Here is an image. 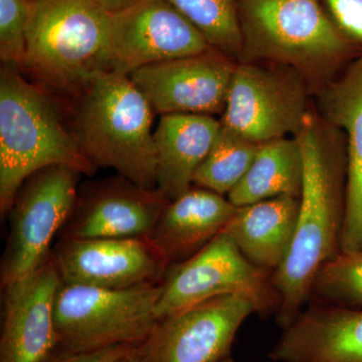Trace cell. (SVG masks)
Listing matches in <instances>:
<instances>
[{"mask_svg":"<svg viewBox=\"0 0 362 362\" xmlns=\"http://www.w3.org/2000/svg\"><path fill=\"white\" fill-rule=\"evenodd\" d=\"M303 157V182L291 247L272 274L280 297L276 320L289 325L308 303L317 273L341 249L345 214L343 164L335 149L321 137L313 116L296 136Z\"/></svg>","mask_w":362,"mask_h":362,"instance_id":"cell-1","label":"cell"},{"mask_svg":"<svg viewBox=\"0 0 362 362\" xmlns=\"http://www.w3.org/2000/svg\"><path fill=\"white\" fill-rule=\"evenodd\" d=\"M54 165L96 170L81 151L52 93L28 82L20 68L0 69V214L8 216L18 190L33 173Z\"/></svg>","mask_w":362,"mask_h":362,"instance_id":"cell-2","label":"cell"},{"mask_svg":"<svg viewBox=\"0 0 362 362\" xmlns=\"http://www.w3.org/2000/svg\"><path fill=\"white\" fill-rule=\"evenodd\" d=\"M71 128L95 168L115 169L144 189L157 188L151 104L129 76L105 71L78 98Z\"/></svg>","mask_w":362,"mask_h":362,"instance_id":"cell-3","label":"cell"},{"mask_svg":"<svg viewBox=\"0 0 362 362\" xmlns=\"http://www.w3.org/2000/svg\"><path fill=\"white\" fill-rule=\"evenodd\" d=\"M111 13L95 0H32L25 64L40 87L76 98L109 65Z\"/></svg>","mask_w":362,"mask_h":362,"instance_id":"cell-4","label":"cell"},{"mask_svg":"<svg viewBox=\"0 0 362 362\" xmlns=\"http://www.w3.org/2000/svg\"><path fill=\"white\" fill-rule=\"evenodd\" d=\"M160 284L106 289L62 282L54 305L59 350L81 354L143 344L158 321Z\"/></svg>","mask_w":362,"mask_h":362,"instance_id":"cell-5","label":"cell"},{"mask_svg":"<svg viewBox=\"0 0 362 362\" xmlns=\"http://www.w3.org/2000/svg\"><path fill=\"white\" fill-rule=\"evenodd\" d=\"M243 62L314 71L344 54L347 42L320 0H239Z\"/></svg>","mask_w":362,"mask_h":362,"instance_id":"cell-6","label":"cell"},{"mask_svg":"<svg viewBox=\"0 0 362 362\" xmlns=\"http://www.w3.org/2000/svg\"><path fill=\"white\" fill-rule=\"evenodd\" d=\"M159 319L211 298L240 294L251 298L259 314H277L280 297L272 273L244 256L223 230L194 256L169 267L161 282Z\"/></svg>","mask_w":362,"mask_h":362,"instance_id":"cell-7","label":"cell"},{"mask_svg":"<svg viewBox=\"0 0 362 362\" xmlns=\"http://www.w3.org/2000/svg\"><path fill=\"white\" fill-rule=\"evenodd\" d=\"M82 173L66 165L40 169L18 190L9 211V233L2 258L1 288L30 275L49 258L54 235L77 202Z\"/></svg>","mask_w":362,"mask_h":362,"instance_id":"cell-8","label":"cell"},{"mask_svg":"<svg viewBox=\"0 0 362 362\" xmlns=\"http://www.w3.org/2000/svg\"><path fill=\"white\" fill-rule=\"evenodd\" d=\"M295 71L252 62L235 65L221 127L259 145L296 137L311 114L303 81Z\"/></svg>","mask_w":362,"mask_h":362,"instance_id":"cell-9","label":"cell"},{"mask_svg":"<svg viewBox=\"0 0 362 362\" xmlns=\"http://www.w3.org/2000/svg\"><path fill=\"white\" fill-rule=\"evenodd\" d=\"M254 313L258 306L244 295L211 298L159 319L140 347L147 362H218Z\"/></svg>","mask_w":362,"mask_h":362,"instance_id":"cell-10","label":"cell"},{"mask_svg":"<svg viewBox=\"0 0 362 362\" xmlns=\"http://www.w3.org/2000/svg\"><path fill=\"white\" fill-rule=\"evenodd\" d=\"M185 16L166 0H140L111 13L110 70L130 76L144 66L211 51Z\"/></svg>","mask_w":362,"mask_h":362,"instance_id":"cell-11","label":"cell"},{"mask_svg":"<svg viewBox=\"0 0 362 362\" xmlns=\"http://www.w3.org/2000/svg\"><path fill=\"white\" fill-rule=\"evenodd\" d=\"M52 256L62 282L106 289L160 284L170 267L149 238L61 239Z\"/></svg>","mask_w":362,"mask_h":362,"instance_id":"cell-12","label":"cell"},{"mask_svg":"<svg viewBox=\"0 0 362 362\" xmlns=\"http://www.w3.org/2000/svg\"><path fill=\"white\" fill-rule=\"evenodd\" d=\"M61 284L51 254L30 275L2 287L0 362H47L58 351L54 305Z\"/></svg>","mask_w":362,"mask_h":362,"instance_id":"cell-13","label":"cell"},{"mask_svg":"<svg viewBox=\"0 0 362 362\" xmlns=\"http://www.w3.org/2000/svg\"><path fill=\"white\" fill-rule=\"evenodd\" d=\"M235 65L211 51L153 64L133 71L131 80L161 115L223 113Z\"/></svg>","mask_w":362,"mask_h":362,"instance_id":"cell-14","label":"cell"},{"mask_svg":"<svg viewBox=\"0 0 362 362\" xmlns=\"http://www.w3.org/2000/svg\"><path fill=\"white\" fill-rule=\"evenodd\" d=\"M158 189H144L121 176L78 195L61 239L149 238L168 206Z\"/></svg>","mask_w":362,"mask_h":362,"instance_id":"cell-15","label":"cell"},{"mask_svg":"<svg viewBox=\"0 0 362 362\" xmlns=\"http://www.w3.org/2000/svg\"><path fill=\"white\" fill-rule=\"evenodd\" d=\"M269 357L277 362H362V309L312 304L283 328Z\"/></svg>","mask_w":362,"mask_h":362,"instance_id":"cell-16","label":"cell"},{"mask_svg":"<svg viewBox=\"0 0 362 362\" xmlns=\"http://www.w3.org/2000/svg\"><path fill=\"white\" fill-rule=\"evenodd\" d=\"M321 108L329 122L347 135L345 214L340 249L362 251V59L341 80L321 95Z\"/></svg>","mask_w":362,"mask_h":362,"instance_id":"cell-17","label":"cell"},{"mask_svg":"<svg viewBox=\"0 0 362 362\" xmlns=\"http://www.w3.org/2000/svg\"><path fill=\"white\" fill-rule=\"evenodd\" d=\"M237 207L199 187L168 202L149 239L171 265L194 256L225 230Z\"/></svg>","mask_w":362,"mask_h":362,"instance_id":"cell-18","label":"cell"},{"mask_svg":"<svg viewBox=\"0 0 362 362\" xmlns=\"http://www.w3.org/2000/svg\"><path fill=\"white\" fill-rule=\"evenodd\" d=\"M221 121L201 114L161 115L154 131L157 189L168 201L194 185L195 171L220 134Z\"/></svg>","mask_w":362,"mask_h":362,"instance_id":"cell-19","label":"cell"},{"mask_svg":"<svg viewBox=\"0 0 362 362\" xmlns=\"http://www.w3.org/2000/svg\"><path fill=\"white\" fill-rule=\"evenodd\" d=\"M299 202L297 195H282L237 207L223 230L249 261L273 274L291 247Z\"/></svg>","mask_w":362,"mask_h":362,"instance_id":"cell-20","label":"cell"},{"mask_svg":"<svg viewBox=\"0 0 362 362\" xmlns=\"http://www.w3.org/2000/svg\"><path fill=\"white\" fill-rule=\"evenodd\" d=\"M303 157L296 137L259 145L258 153L243 180L228 194L235 207L282 195L301 194Z\"/></svg>","mask_w":362,"mask_h":362,"instance_id":"cell-21","label":"cell"},{"mask_svg":"<svg viewBox=\"0 0 362 362\" xmlns=\"http://www.w3.org/2000/svg\"><path fill=\"white\" fill-rule=\"evenodd\" d=\"M259 145L221 127L213 147L197 170L194 185L218 194H228L243 180Z\"/></svg>","mask_w":362,"mask_h":362,"instance_id":"cell-22","label":"cell"},{"mask_svg":"<svg viewBox=\"0 0 362 362\" xmlns=\"http://www.w3.org/2000/svg\"><path fill=\"white\" fill-rule=\"evenodd\" d=\"M204 35L214 51L240 59L243 35L239 0H166Z\"/></svg>","mask_w":362,"mask_h":362,"instance_id":"cell-23","label":"cell"},{"mask_svg":"<svg viewBox=\"0 0 362 362\" xmlns=\"http://www.w3.org/2000/svg\"><path fill=\"white\" fill-rule=\"evenodd\" d=\"M313 303L362 309V251L343 252L321 267L312 285Z\"/></svg>","mask_w":362,"mask_h":362,"instance_id":"cell-24","label":"cell"},{"mask_svg":"<svg viewBox=\"0 0 362 362\" xmlns=\"http://www.w3.org/2000/svg\"><path fill=\"white\" fill-rule=\"evenodd\" d=\"M32 0H0V59L2 65L25 64Z\"/></svg>","mask_w":362,"mask_h":362,"instance_id":"cell-25","label":"cell"},{"mask_svg":"<svg viewBox=\"0 0 362 362\" xmlns=\"http://www.w3.org/2000/svg\"><path fill=\"white\" fill-rule=\"evenodd\" d=\"M331 23L347 42L362 45V0H320Z\"/></svg>","mask_w":362,"mask_h":362,"instance_id":"cell-26","label":"cell"},{"mask_svg":"<svg viewBox=\"0 0 362 362\" xmlns=\"http://www.w3.org/2000/svg\"><path fill=\"white\" fill-rule=\"evenodd\" d=\"M133 346L121 345L110 349L97 350V351L66 352L58 350L47 362H113L128 351Z\"/></svg>","mask_w":362,"mask_h":362,"instance_id":"cell-27","label":"cell"},{"mask_svg":"<svg viewBox=\"0 0 362 362\" xmlns=\"http://www.w3.org/2000/svg\"><path fill=\"white\" fill-rule=\"evenodd\" d=\"M95 1L103 6L109 13H114L137 4L140 0H95Z\"/></svg>","mask_w":362,"mask_h":362,"instance_id":"cell-28","label":"cell"},{"mask_svg":"<svg viewBox=\"0 0 362 362\" xmlns=\"http://www.w3.org/2000/svg\"><path fill=\"white\" fill-rule=\"evenodd\" d=\"M113 362H147L141 347L133 346Z\"/></svg>","mask_w":362,"mask_h":362,"instance_id":"cell-29","label":"cell"},{"mask_svg":"<svg viewBox=\"0 0 362 362\" xmlns=\"http://www.w3.org/2000/svg\"><path fill=\"white\" fill-rule=\"evenodd\" d=\"M218 362H235V361H233L232 357H230V356L226 357V358L221 359V361H218Z\"/></svg>","mask_w":362,"mask_h":362,"instance_id":"cell-30","label":"cell"}]
</instances>
